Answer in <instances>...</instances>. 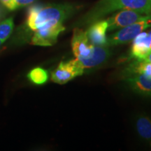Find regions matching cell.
<instances>
[{
	"instance_id": "2",
	"label": "cell",
	"mask_w": 151,
	"mask_h": 151,
	"mask_svg": "<svg viewBox=\"0 0 151 151\" xmlns=\"http://www.w3.org/2000/svg\"><path fill=\"white\" fill-rule=\"evenodd\" d=\"M124 9L137 11L144 15L151 14V0H99L76 25H90L107 15Z\"/></svg>"
},
{
	"instance_id": "7",
	"label": "cell",
	"mask_w": 151,
	"mask_h": 151,
	"mask_svg": "<svg viewBox=\"0 0 151 151\" xmlns=\"http://www.w3.org/2000/svg\"><path fill=\"white\" fill-rule=\"evenodd\" d=\"M65 30L63 24H59L48 29L36 31L29 38V43L35 46H51L57 42L60 34Z\"/></svg>"
},
{
	"instance_id": "6",
	"label": "cell",
	"mask_w": 151,
	"mask_h": 151,
	"mask_svg": "<svg viewBox=\"0 0 151 151\" xmlns=\"http://www.w3.org/2000/svg\"><path fill=\"white\" fill-rule=\"evenodd\" d=\"M144 15L139 11L134 10H120L106 19L108 23V31H116L126 26L139 21L144 18Z\"/></svg>"
},
{
	"instance_id": "4",
	"label": "cell",
	"mask_w": 151,
	"mask_h": 151,
	"mask_svg": "<svg viewBox=\"0 0 151 151\" xmlns=\"http://www.w3.org/2000/svg\"><path fill=\"white\" fill-rule=\"evenodd\" d=\"M151 27V14L146 15L144 18L134 23L121 28L107 38L105 46L110 47L124 44L133 40L141 32Z\"/></svg>"
},
{
	"instance_id": "16",
	"label": "cell",
	"mask_w": 151,
	"mask_h": 151,
	"mask_svg": "<svg viewBox=\"0 0 151 151\" xmlns=\"http://www.w3.org/2000/svg\"><path fill=\"white\" fill-rule=\"evenodd\" d=\"M143 60H148V61L150 62H151V52H149V53L146 56V58H144Z\"/></svg>"
},
{
	"instance_id": "5",
	"label": "cell",
	"mask_w": 151,
	"mask_h": 151,
	"mask_svg": "<svg viewBox=\"0 0 151 151\" xmlns=\"http://www.w3.org/2000/svg\"><path fill=\"white\" fill-rule=\"evenodd\" d=\"M84 69L76 59L68 62H61L52 73L51 79L54 83L65 84L76 77L83 74Z\"/></svg>"
},
{
	"instance_id": "3",
	"label": "cell",
	"mask_w": 151,
	"mask_h": 151,
	"mask_svg": "<svg viewBox=\"0 0 151 151\" xmlns=\"http://www.w3.org/2000/svg\"><path fill=\"white\" fill-rule=\"evenodd\" d=\"M71 44L76 59L84 70L102 65L111 54L109 47L92 45L88 40L86 32L80 28H75L73 30Z\"/></svg>"
},
{
	"instance_id": "9",
	"label": "cell",
	"mask_w": 151,
	"mask_h": 151,
	"mask_svg": "<svg viewBox=\"0 0 151 151\" xmlns=\"http://www.w3.org/2000/svg\"><path fill=\"white\" fill-rule=\"evenodd\" d=\"M122 76L135 92L151 97V77L141 73L129 72H123Z\"/></svg>"
},
{
	"instance_id": "1",
	"label": "cell",
	"mask_w": 151,
	"mask_h": 151,
	"mask_svg": "<svg viewBox=\"0 0 151 151\" xmlns=\"http://www.w3.org/2000/svg\"><path fill=\"white\" fill-rule=\"evenodd\" d=\"M76 9V7L70 4L32 6L28 10L25 23L16 32L13 42L22 44L27 42L36 31L63 24V22L73 14Z\"/></svg>"
},
{
	"instance_id": "14",
	"label": "cell",
	"mask_w": 151,
	"mask_h": 151,
	"mask_svg": "<svg viewBox=\"0 0 151 151\" xmlns=\"http://www.w3.org/2000/svg\"><path fill=\"white\" fill-rule=\"evenodd\" d=\"M35 1L36 0H15V3H16V9H19L31 4Z\"/></svg>"
},
{
	"instance_id": "15",
	"label": "cell",
	"mask_w": 151,
	"mask_h": 151,
	"mask_svg": "<svg viewBox=\"0 0 151 151\" xmlns=\"http://www.w3.org/2000/svg\"><path fill=\"white\" fill-rule=\"evenodd\" d=\"M0 1L9 10H15V9H16L15 0H0Z\"/></svg>"
},
{
	"instance_id": "10",
	"label": "cell",
	"mask_w": 151,
	"mask_h": 151,
	"mask_svg": "<svg viewBox=\"0 0 151 151\" xmlns=\"http://www.w3.org/2000/svg\"><path fill=\"white\" fill-rule=\"evenodd\" d=\"M108 31V23L106 20H100L90 24L86 31L88 40L96 46H105L107 41L106 32Z\"/></svg>"
},
{
	"instance_id": "11",
	"label": "cell",
	"mask_w": 151,
	"mask_h": 151,
	"mask_svg": "<svg viewBox=\"0 0 151 151\" xmlns=\"http://www.w3.org/2000/svg\"><path fill=\"white\" fill-rule=\"evenodd\" d=\"M137 129L139 136L146 140H151V120L148 117L141 116L137 120Z\"/></svg>"
},
{
	"instance_id": "12",
	"label": "cell",
	"mask_w": 151,
	"mask_h": 151,
	"mask_svg": "<svg viewBox=\"0 0 151 151\" xmlns=\"http://www.w3.org/2000/svg\"><path fill=\"white\" fill-rule=\"evenodd\" d=\"M27 78L33 83L42 85L47 82L48 79V72L41 67H36L28 73Z\"/></svg>"
},
{
	"instance_id": "8",
	"label": "cell",
	"mask_w": 151,
	"mask_h": 151,
	"mask_svg": "<svg viewBox=\"0 0 151 151\" xmlns=\"http://www.w3.org/2000/svg\"><path fill=\"white\" fill-rule=\"evenodd\" d=\"M130 56L132 59L143 60L151 52V30L142 32L132 41Z\"/></svg>"
},
{
	"instance_id": "13",
	"label": "cell",
	"mask_w": 151,
	"mask_h": 151,
	"mask_svg": "<svg viewBox=\"0 0 151 151\" xmlns=\"http://www.w3.org/2000/svg\"><path fill=\"white\" fill-rule=\"evenodd\" d=\"M14 20L12 18L6 19L0 22V41L4 43L9 39L14 29Z\"/></svg>"
},
{
	"instance_id": "17",
	"label": "cell",
	"mask_w": 151,
	"mask_h": 151,
	"mask_svg": "<svg viewBox=\"0 0 151 151\" xmlns=\"http://www.w3.org/2000/svg\"><path fill=\"white\" fill-rule=\"evenodd\" d=\"M1 43H1V41H0V46H1Z\"/></svg>"
}]
</instances>
